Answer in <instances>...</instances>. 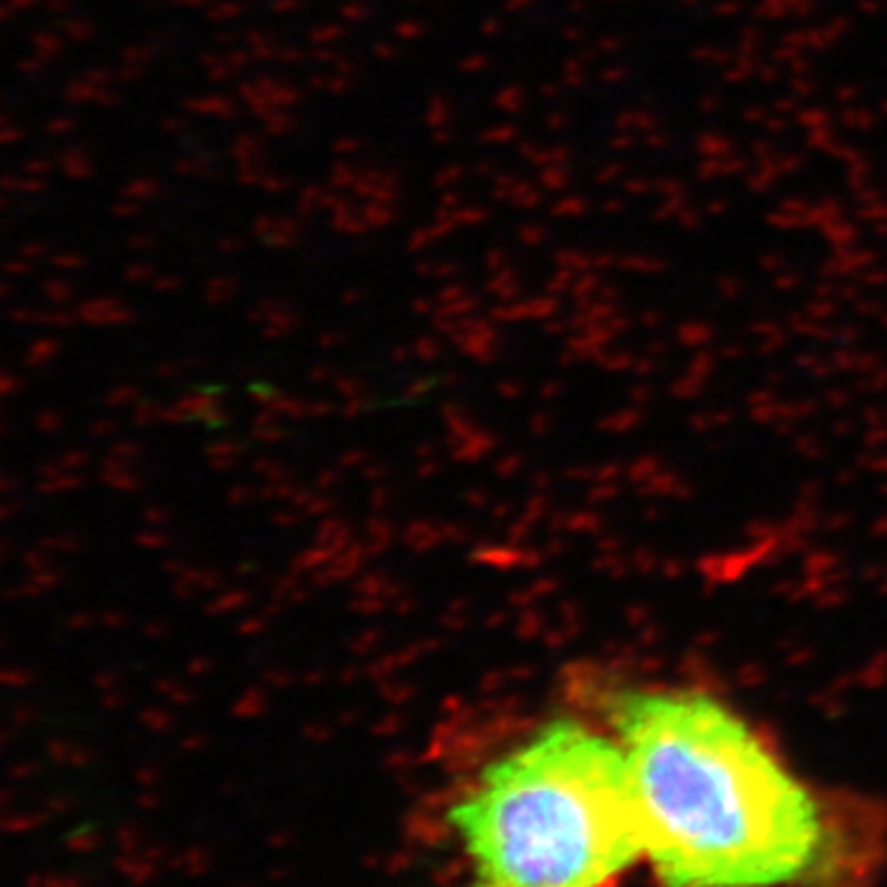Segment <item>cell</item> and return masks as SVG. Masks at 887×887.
Listing matches in <instances>:
<instances>
[{"label":"cell","instance_id":"6da1fadb","mask_svg":"<svg viewBox=\"0 0 887 887\" xmlns=\"http://www.w3.org/2000/svg\"><path fill=\"white\" fill-rule=\"evenodd\" d=\"M661 887L809 885L831 855L811 789L725 705L693 690H624L609 705Z\"/></svg>","mask_w":887,"mask_h":887},{"label":"cell","instance_id":"7a4b0ae2","mask_svg":"<svg viewBox=\"0 0 887 887\" xmlns=\"http://www.w3.org/2000/svg\"><path fill=\"white\" fill-rule=\"evenodd\" d=\"M449 826L464 860L456 887H612L644 860L624 752L572 717L488 762Z\"/></svg>","mask_w":887,"mask_h":887},{"label":"cell","instance_id":"3957f363","mask_svg":"<svg viewBox=\"0 0 887 887\" xmlns=\"http://www.w3.org/2000/svg\"><path fill=\"white\" fill-rule=\"evenodd\" d=\"M816 3L814 0H762V3L754 8V15L764 20H779L786 15H794V18H806V15L814 13Z\"/></svg>","mask_w":887,"mask_h":887},{"label":"cell","instance_id":"277c9868","mask_svg":"<svg viewBox=\"0 0 887 887\" xmlns=\"http://www.w3.org/2000/svg\"><path fill=\"white\" fill-rule=\"evenodd\" d=\"M747 171V161L740 156H725V158H705L698 166V175L703 180L710 178H722V175H740Z\"/></svg>","mask_w":887,"mask_h":887},{"label":"cell","instance_id":"5b68a950","mask_svg":"<svg viewBox=\"0 0 887 887\" xmlns=\"http://www.w3.org/2000/svg\"><path fill=\"white\" fill-rule=\"evenodd\" d=\"M732 148H735L732 141H727V136L722 134H700L695 141V151L703 158H725L730 156Z\"/></svg>","mask_w":887,"mask_h":887},{"label":"cell","instance_id":"8992f818","mask_svg":"<svg viewBox=\"0 0 887 887\" xmlns=\"http://www.w3.org/2000/svg\"><path fill=\"white\" fill-rule=\"evenodd\" d=\"M40 823V814H0V831L23 833L33 831Z\"/></svg>","mask_w":887,"mask_h":887},{"label":"cell","instance_id":"52a82bcc","mask_svg":"<svg viewBox=\"0 0 887 887\" xmlns=\"http://www.w3.org/2000/svg\"><path fill=\"white\" fill-rule=\"evenodd\" d=\"M841 119L843 124L853 131H868L878 124V114H873V111L868 109H846Z\"/></svg>","mask_w":887,"mask_h":887},{"label":"cell","instance_id":"ba28073f","mask_svg":"<svg viewBox=\"0 0 887 887\" xmlns=\"http://www.w3.org/2000/svg\"><path fill=\"white\" fill-rule=\"evenodd\" d=\"M757 57L754 55H745V57H740V60H737V65L735 67H730L725 72V82H730V84H740V82H745L747 77H750V74L754 72V69H759V65L757 62Z\"/></svg>","mask_w":887,"mask_h":887},{"label":"cell","instance_id":"9c48e42d","mask_svg":"<svg viewBox=\"0 0 887 887\" xmlns=\"http://www.w3.org/2000/svg\"><path fill=\"white\" fill-rule=\"evenodd\" d=\"M796 121H799L801 126H806V129H823V126L831 121V116H828V111L821 109V106H809V109H801L799 114H796Z\"/></svg>","mask_w":887,"mask_h":887},{"label":"cell","instance_id":"30bf717a","mask_svg":"<svg viewBox=\"0 0 887 887\" xmlns=\"http://www.w3.org/2000/svg\"><path fill=\"white\" fill-rule=\"evenodd\" d=\"M693 57L695 62H703V65H725V62H730V55L720 47H698V50H693Z\"/></svg>","mask_w":887,"mask_h":887},{"label":"cell","instance_id":"8fae6325","mask_svg":"<svg viewBox=\"0 0 887 887\" xmlns=\"http://www.w3.org/2000/svg\"><path fill=\"white\" fill-rule=\"evenodd\" d=\"M759 45H762V33H759V30H754V28L742 30L740 47H742V52H745V55H754V52L759 50Z\"/></svg>","mask_w":887,"mask_h":887},{"label":"cell","instance_id":"7c38bea8","mask_svg":"<svg viewBox=\"0 0 887 887\" xmlns=\"http://www.w3.org/2000/svg\"><path fill=\"white\" fill-rule=\"evenodd\" d=\"M791 94H794L796 99L799 97H809V94H814L816 92V84L811 82V79H806V77H794L791 79Z\"/></svg>","mask_w":887,"mask_h":887},{"label":"cell","instance_id":"4fadbf2b","mask_svg":"<svg viewBox=\"0 0 887 887\" xmlns=\"http://www.w3.org/2000/svg\"><path fill=\"white\" fill-rule=\"evenodd\" d=\"M742 10V3L740 0H722V3H717L713 10H710V13L713 15H717V18H727V15H737Z\"/></svg>","mask_w":887,"mask_h":887},{"label":"cell","instance_id":"5bb4252c","mask_svg":"<svg viewBox=\"0 0 887 887\" xmlns=\"http://www.w3.org/2000/svg\"><path fill=\"white\" fill-rule=\"evenodd\" d=\"M836 102L838 104H853L855 99H860V87H853V84H843V87L836 89Z\"/></svg>","mask_w":887,"mask_h":887},{"label":"cell","instance_id":"9a60e30c","mask_svg":"<svg viewBox=\"0 0 887 887\" xmlns=\"http://www.w3.org/2000/svg\"><path fill=\"white\" fill-rule=\"evenodd\" d=\"M678 220H681V225L683 227H698L700 222H703V212L700 210H695V207H683L681 212H678Z\"/></svg>","mask_w":887,"mask_h":887},{"label":"cell","instance_id":"2e32d148","mask_svg":"<svg viewBox=\"0 0 887 887\" xmlns=\"http://www.w3.org/2000/svg\"><path fill=\"white\" fill-rule=\"evenodd\" d=\"M767 116H769V111L762 109V106H750V109L742 111V119H745L747 124H759V126H762L764 121H767Z\"/></svg>","mask_w":887,"mask_h":887},{"label":"cell","instance_id":"e0dca14e","mask_svg":"<svg viewBox=\"0 0 887 887\" xmlns=\"http://www.w3.org/2000/svg\"><path fill=\"white\" fill-rule=\"evenodd\" d=\"M752 153H754V158L764 161V158H769L774 153V143L769 141V138H764V141H754L752 143Z\"/></svg>","mask_w":887,"mask_h":887},{"label":"cell","instance_id":"ac0fdd59","mask_svg":"<svg viewBox=\"0 0 887 887\" xmlns=\"http://www.w3.org/2000/svg\"><path fill=\"white\" fill-rule=\"evenodd\" d=\"M720 106H722V99L717 97V94H705V97L700 99V111H705V114H715Z\"/></svg>","mask_w":887,"mask_h":887},{"label":"cell","instance_id":"d6986e66","mask_svg":"<svg viewBox=\"0 0 887 887\" xmlns=\"http://www.w3.org/2000/svg\"><path fill=\"white\" fill-rule=\"evenodd\" d=\"M799 109V104H796V97H782V99H777V102H774V111H777V114H789V111H796Z\"/></svg>","mask_w":887,"mask_h":887},{"label":"cell","instance_id":"ffe728a7","mask_svg":"<svg viewBox=\"0 0 887 887\" xmlns=\"http://www.w3.org/2000/svg\"><path fill=\"white\" fill-rule=\"evenodd\" d=\"M759 72V77H762V82H777L779 79V69H777V65H762L757 69Z\"/></svg>","mask_w":887,"mask_h":887},{"label":"cell","instance_id":"44dd1931","mask_svg":"<svg viewBox=\"0 0 887 887\" xmlns=\"http://www.w3.org/2000/svg\"><path fill=\"white\" fill-rule=\"evenodd\" d=\"M858 8L863 10L865 15H878L883 10V3L880 0H858Z\"/></svg>","mask_w":887,"mask_h":887},{"label":"cell","instance_id":"7402d4cb","mask_svg":"<svg viewBox=\"0 0 887 887\" xmlns=\"http://www.w3.org/2000/svg\"><path fill=\"white\" fill-rule=\"evenodd\" d=\"M727 210H730V203H727V200H715V203L705 205V212H708V215H725Z\"/></svg>","mask_w":887,"mask_h":887},{"label":"cell","instance_id":"603a6c76","mask_svg":"<svg viewBox=\"0 0 887 887\" xmlns=\"http://www.w3.org/2000/svg\"><path fill=\"white\" fill-rule=\"evenodd\" d=\"M700 0H681V5L683 8H695V5H698Z\"/></svg>","mask_w":887,"mask_h":887},{"label":"cell","instance_id":"cb8c5ba5","mask_svg":"<svg viewBox=\"0 0 887 887\" xmlns=\"http://www.w3.org/2000/svg\"><path fill=\"white\" fill-rule=\"evenodd\" d=\"M880 111H883V114L887 116V102H883V104H880Z\"/></svg>","mask_w":887,"mask_h":887}]
</instances>
